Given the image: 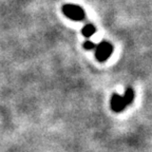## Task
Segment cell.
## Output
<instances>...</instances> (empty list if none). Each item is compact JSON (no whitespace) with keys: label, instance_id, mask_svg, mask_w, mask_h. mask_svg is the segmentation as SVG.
<instances>
[{"label":"cell","instance_id":"6da1fadb","mask_svg":"<svg viewBox=\"0 0 152 152\" xmlns=\"http://www.w3.org/2000/svg\"><path fill=\"white\" fill-rule=\"evenodd\" d=\"M62 13L66 17L74 21H83L86 19V12L83 9L76 4H64L62 7Z\"/></svg>","mask_w":152,"mask_h":152},{"label":"cell","instance_id":"7a4b0ae2","mask_svg":"<svg viewBox=\"0 0 152 152\" xmlns=\"http://www.w3.org/2000/svg\"><path fill=\"white\" fill-rule=\"evenodd\" d=\"M95 57L100 62H104L113 53V45L107 40H102L95 47Z\"/></svg>","mask_w":152,"mask_h":152},{"label":"cell","instance_id":"3957f363","mask_svg":"<svg viewBox=\"0 0 152 152\" xmlns=\"http://www.w3.org/2000/svg\"><path fill=\"white\" fill-rule=\"evenodd\" d=\"M110 106H111L112 111L115 112V113H121L127 107L123 99V96L118 95L117 93H113L112 94L111 99H110Z\"/></svg>","mask_w":152,"mask_h":152},{"label":"cell","instance_id":"277c9868","mask_svg":"<svg viewBox=\"0 0 152 152\" xmlns=\"http://www.w3.org/2000/svg\"><path fill=\"white\" fill-rule=\"evenodd\" d=\"M95 32H96V28H95V26L92 23H87L81 28V34H83L86 38L92 37L95 34Z\"/></svg>","mask_w":152,"mask_h":152},{"label":"cell","instance_id":"5b68a950","mask_svg":"<svg viewBox=\"0 0 152 152\" xmlns=\"http://www.w3.org/2000/svg\"><path fill=\"white\" fill-rule=\"evenodd\" d=\"M123 99H124V102H125V104H126L127 107L132 104L133 99H134V91H133L132 88H127L126 90H125V94H124V96H123Z\"/></svg>","mask_w":152,"mask_h":152},{"label":"cell","instance_id":"8992f818","mask_svg":"<svg viewBox=\"0 0 152 152\" xmlns=\"http://www.w3.org/2000/svg\"><path fill=\"white\" fill-rule=\"evenodd\" d=\"M95 47H96V45H95L93 41L91 40H86L85 42H83V48H85L86 50L88 51H91V50H94Z\"/></svg>","mask_w":152,"mask_h":152}]
</instances>
